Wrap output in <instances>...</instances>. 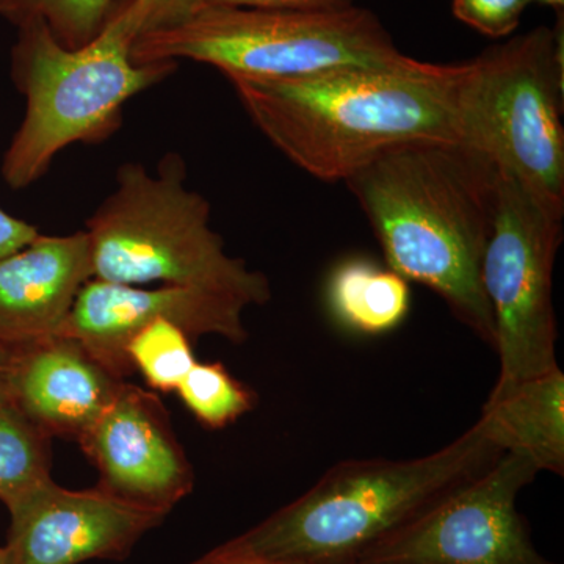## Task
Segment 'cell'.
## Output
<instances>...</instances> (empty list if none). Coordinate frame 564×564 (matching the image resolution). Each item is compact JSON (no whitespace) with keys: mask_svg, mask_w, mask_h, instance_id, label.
I'll return each instance as SVG.
<instances>
[{"mask_svg":"<svg viewBox=\"0 0 564 564\" xmlns=\"http://www.w3.org/2000/svg\"><path fill=\"white\" fill-rule=\"evenodd\" d=\"M530 3L533 0H454L452 11L456 20L481 35L505 39L513 35Z\"/></svg>","mask_w":564,"mask_h":564,"instance_id":"44dd1931","label":"cell"},{"mask_svg":"<svg viewBox=\"0 0 564 564\" xmlns=\"http://www.w3.org/2000/svg\"><path fill=\"white\" fill-rule=\"evenodd\" d=\"M502 454L477 422L422 458L337 463L299 499L218 549L267 562L352 563Z\"/></svg>","mask_w":564,"mask_h":564,"instance_id":"3957f363","label":"cell"},{"mask_svg":"<svg viewBox=\"0 0 564 564\" xmlns=\"http://www.w3.org/2000/svg\"><path fill=\"white\" fill-rule=\"evenodd\" d=\"M39 229L0 209V259L20 251L39 236Z\"/></svg>","mask_w":564,"mask_h":564,"instance_id":"cb8c5ba5","label":"cell"},{"mask_svg":"<svg viewBox=\"0 0 564 564\" xmlns=\"http://www.w3.org/2000/svg\"><path fill=\"white\" fill-rule=\"evenodd\" d=\"M185 163L166 154L158 174L141 163L118 169L117 187L87 221L93 278L126 285L202 289L261 306L269 278L232 258L210 228V206L185 187Z\"/></svg>","mask_w":564,"mask_h":564,"instance_id":"277c9868","label":"cell"},{"mask_svg":"<svg viewBox=\"0 0 564 564\" xmlns=\"http://www.w3.org/2000/svg\"><path fill=\"white\" fill-rule=\"evenodd\" d=\"M538 474L524 456L503 452L352 564H556L534 547L516 507Z\"/></svg>","mask_w":564,"mask_h":564,"instance_id":"9c48e42d","label":"cell"},{"mask_svg":"<svg viewBox=\"0 0 564 564\" xmlns=\"http://www.w3.org/2000/svg\"><path fill=\"white\" fill-rule=\"evenodd\" d=\"M193 564H293V563H278V562H267V560L259 558H250V556H239L226 554V552H221L220 549H214V551L209 552L199 558L198 562ZM350 564V563H348Z\"/></svg>","mask_w":564,"mask_h":564,"instance_id":"d4e9b609","label":"cell"},{"mask_svg":"<svg viewBox=\"0 0 564 564\" xmlns=\"http://www.w3.org/2000/svg\"><path fill=\"white\" fill-rule=\"evenodd\" d=\"M9 348L0 347V404H9L7 393V367H9Z\"/></svg>","mask_w":564,"mask_h":564,"instance_id":"484cf974","label":"cell"},{"mask_svg":"<svg viewBox=\"0 0 564 564\" xmlns=\"http://www.w3.org/2000/svg\"><path fill=\"white\" fill-rule=\"evenodd\" d=\"M132 44L122 0L98 39L80 50L63 47L43 21L18 28L11 77L25 113L3 155L10 188L31 187L70 144L106 140L120 128L129 99L177 69V63L139 65Z\"/></svg>","mask_w":564,"mask_h":564,"instance_id":"5b68a950","label":"cell"},{"mask_svg":"<svg viewBox=\"0 0 564 564\" xmlns=\"http://www.w3.org/2000/svg\"><path fill=\"white\" fill-rule=\"evenodd\" d=\"M93 278L87 232L36 236L0 259V347L46 339L61 332Z\"/></svg>","mask_w":564,"mask_h":564,"instance_id":"5bb4252c","label":"cell"},{"mask_svg":"<svg viewBox=\"0 0 564 564\" xmlns=\"http://www.w3.org/2000/svg\"><path fill=\"white\" fill-rule=\"evenodd\" d=\"M203 6L258 10H337L355 6V0H203Z\"/></svg>","mask_w":564,"mask_h":564,"instance_id":"603a6c76","label":"cell"},{"mask_svg":"<svg viewBox=\"0 0 564 564\" xmlns=\"http://www.w3.org/2000/svg\"><path fill=\"white\" fill-rule=\"evenodd\" d=\"M459 74L462 63L433 65L413 58L397 68L229 82L256 128L289 161L317 180L344 182L400 144L458 141Z\"/></svg>","mask_w":564,"mask_h":564,"instance_id":"7a4b0ae2","label":"cell"},{"mask_svg":"<svg viewBox=\"0 0 564 564\" xmlns=\"http://www.w3.org/2000/svg\"><path fill=\"white\" fill-rule=\"evenodd\" d=\"M132 61L206 63L229 79L296 80L347 69L397 68L413 61L377 14L202 6L182 24L133 41Z\"/></svg>","mask_w":564,"mask_h":564,"instance_id":"8992f818","label":"cell"},{"mask_svg":"<svg viewBox=\"0 0 564 564\" xmlns=\"http://www.w3.org/2000/svg\"><path fill=\"white\" fill-rule=\"evenodd\" d=\"M77 443L101 475L99 488L118 499L169 514L192 492L191 463L152 392L124 381Z\"/></svg>","mask_w":564,"mask_h":564,"instance_id":"8fae6325","label":"cell"},{"mask_svg":"<svg viewBox=\"0 0 564 564\" xmlns=\"http://www.w3.org/2000/svg\"><path fill=\"white\" fill-rule=\"evenodd\" d=\"M248 307L242 300L202 289H151L91 278L80 289L58 334L79 340L109 372L126 381L133 372L126 347L151 323L172 322L191 339L210 334L242 344L248 339L243 321Z\"/></svg>","mask_w":564,"mask_h":564,"instance_id":"30bf717a","label":"cell"},{"mask_svg":"<svg viewBox=\"0 0 564 564\" xmlns=\"http://www.w3.org/2000/svg\"><path fill=\"white\" fill-rule=\"evenodd\" d=\"M478 425L499 451L524 456L538 473L564 474V373L558 367L496 383Z\"/></svg>","mask_w":564,"mask_h":564,"instance_id":"9a60e30c","label":"cell"},{"mask_svg":"<svg viewBox=\"0 0 564 564\" xmlns=\"http://www.w3.org/2000/svg\"><path fill=\"white\" fill-rule=\"evenodd\" d=\"M11 564H80L118 560L165 513L137 507L104 489L70 491L52 478L9 508Z\"/></svg>","mask_w":564,"mask_h":564,"instance_id":"7c38bea8","label":"cell"},{"mask_svg":"<svg viewBox=\"0 0 564 564\" xmlns=\"http://www.w3.org/2000/svg\"><path fill=\"white\" fill-rule=\"evenodd\" d=\"M350 564H352V563H350Z\"/></svg>","mask_w":564,"mask_h":564,"instance_id":"f1b7e54d","label":"cell"},{"mask_svg":"<svg viewBox=\"0 0 564 564\" xmlns=\"http://www.w3.org/2000/svg\"><path fill=\"white\" fill-rule=\"evenodd\" d=\"M9 350V404L47 437L79 440L124 383L63 334Z\"/></svg>","mask_w":564,"mask_h":564,"instance_id":"4fadbf2b","label":"cell"},{"mask_svg":"<svg viewBox=\"0 0 564 564\" xmlns=\"http://www.w3.org/2000/svg\"><path fill=\"white\" fill-rule=\"evenodd\" d=\"M328 303L345 328L361 334L392 332L410 313L408 281L391 269L366 259H351L334 269Z\"/></svg>","mask_w":564,"mask_h":564,"instance_id":"2e32d148","label":"cell"},{"mask_svg":"<svg viewBox=\"0 0 564 564\" xmlns=\"http://www.w3.org/2000/svg\"><path fill=\"white\" fill-rule=\"evenodd\" d=\"M0 564H11V554L9 547L0 549Z\"/></svg>","mask_w":564,"mask_h":564,"instance_id":"83f0119b","label":"cell"},{"mask_svg":"<svg viewBox=\"0 0 564 564\" xmlns=\"http://www.w3.org/2000/svg\"><path fill=\"white\" fill-rule=\"evenodd\" d=\"M191 340L180 326L158 321L132 337L126 355L132 369L143 375L151 389L173 392L195 366Z\"/></svg>","mask_w":564,"mask_h":564,"instance_id":"ffe728a7","label":"cell"},{"mask_svg":"<svg viewBox=\"0 0 564 564\" xmlns=\"http://www.w3.org/2000/svg\"><path fill=\"white\" fill-rule=\"evenodd\" d=\"M121 0H0V17L21 28L43 21L66 50H80L98 39Z\"/></svg>","mask_w":564,"mask_h":564,"instance_id":"ac0fdd59","label":"cell"},{"mask_svg":"<svg viewBox=\"0 0 564 564\" xmlns=\"http://www.w3.org/2000/svg\"><path fill=\"white\" fill-rule=\"evenodd\" d=\"M563 11L541 28L462 63L456 135L549 214L564 215Z\"/></svg>","mask_w":564,"mask_h":564,"instance_id":"52a82bcc","label":"cell"},{"mask_svg":"<svg viewBox=\"0 0 564 564\" xmlns=\"http://www.w3.org/2000/svg\"><path fill=\"white\" fill-rule=\"evenodd\" d=\"M47 440L11 404H0V500L7 508L51 478Z\"/></svg>","mask_w":564,"mask_h":564,"instance_id":"e0dca14e","label":"cell"},{"mask_svg":"<svg viewBox=\"0 0 564 564\" xmlns=\"http://www.w3.org/2000/svg\"><path fill=\"white\" fill-rule=\"evenodd\" d=\"M533 2L541 3V6H549L556 11H563L564 0H533Z\"/></svg>","mask_w":564,"mask_h":564,"instance_id":"4316f807","label":"cell"},{"mask_svg":"<svg viewBox=\"0 0 564 564\" xmlns=\"http://www.w3.org/2000/svg\"><path fill=\"white\" fill-rule=\"evenodd\" d=\"M562 240L563 218L549 214L513 177L502 174L491 239L481 262V284L492 314V348L500 361L497 383L558 367L552 280Z\"/></svg>","mask_w":564,"mask_h":564,"instance_id":"ba28073f","label":"cell"},{"mask_svg":"<svg viewBox=\"0 0 564 564\" xmlns=\"http://www.w3.org/2000/svg\"><path fill=\"white\" fill-rule=\"evenodd\" d=\"M176 392L198 422L212 430L231 425L256 404L254 392L221 362H195Z\"/></svg>","mask_w":564,"mask_h":564,"instance_id":"d6986e66","label":"cell"},{"mask_svg":"<svg viewBox=\"0 0 564 564\" xmlns=\"http://www.w3.org/2000/svg\"><path fill=\"white\" fill-rule=\"evenodd\" d=\"M502 173L458 141L400 144L345 180L383 248L389 269L437 293L451 313L494 345L481 262Z\"/></svg>","mask_w":564,"mask_h":564,"instance_id":"6da1fadb","label":"cell"},{"mask_svg":"<svg viewBox=\"0 0 564 564\" xmlns=\"http://www.w3.org/2000/svg\"><path fill=\"white\" fill-rule=\"evenodd\" d=\"M203 6V0H122L133 41L147 33L182 24Z\"/></svg>","mask_w":564,"mask_h":564,"instance_id":"7402d4cb","label":"cell"}]
</instances>
